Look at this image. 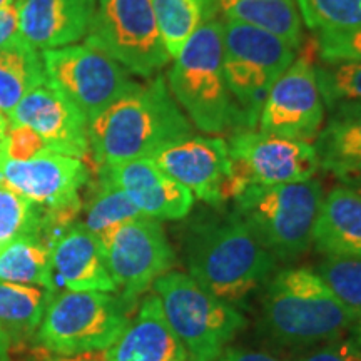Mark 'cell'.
<instances>
[{"mask_svg": "<svg viewBox=\"0 0 361 361\" xmlns=\"http://www.w3.org/2000/svg\"><path fill=\"white\" fill-rule=\"evenodd\" d=\"M87 134L89 152L101 168L151 157L161 147L192 135V128L168 80L156 75L90 119Z\"/></svg>", "mask_w": 361, "mask_h": 361, "instance_id": "obj_1", "label": "cell"}, {"mask_svg": "<svg viewBox=\"0 0 361 361\" xmlns=\"http://www.w3.org/2000/svg\"><path fill=\"white\" fill-rule=\"evenodd\" d=\"M186 264L201 288L234 305L269 281L276 259L233 211L192 226L186 238Z\"/></svg>", "mask_w": 361, "mask_h": 361, "instance_id": "obj_2", "label": "cell"}, {"mask_svg": "<svg viewBox=\"0 0 361 361\" xmlns=\"http://www.w3.org/2000/svg\"><path fill=\"white\" fill-rule=\"evenodd\" d=\"M171 94L197 129L207 134L243 130L245 116L224 74L223 25L206 20L174 57L168 75Z\"/></svg>", "mask_w": 361, "mask_h": 361, "instance_id": "obj_3", "label": "cell"}, {"mask_svg": "<svg viewBox=\"0 0 361 361\" xmlns=\"http://www.w3.org/2000/svg\"><path fill=\"white\" fill-rule=\"evenodd\" d=\"M323 200L322 183L313 178L279 186H247L233 197V211L274 259L293 261L313 245Z\"/></svg>", "mask_w": 361, "mask_h": 361, "instance_id": "obj_4", "label": "cell"}, {"mask_svg": "<svg viewBox=\"0 0 361 361\" xmlns=\"http://www.w3.org/2000/svg\"><path fill=\"white\" fill-rule=\"evenodd\" d=\"M263 323L274 340L311 345L340 338L356 319L313 269L279 271L263 298Z\"/></svg>", "mask_w": 361, "mask_h": 361, "instance_id": "obj_5", "label": "cell"}, {"mask_svg": "<svg viewBox=\"0 0 361 361\" xmlns=\"http://www.w3.org/2000/svg\"><path fill=\"white\" fill-rule=\"evenodd\" d=\"M152 288L188 360L216 361L246 328L241 311L207 293L188 273L169 271L157 278Z\"/></svg>", "mask_w": 361, "mask_h": 361, "instance_id": "obj_6", "label": "cell"}, {"mask_svg": "<svg viewBox=\"0 0 361 361\" xmlns=\"http://www.w3.org/2000/svg\"><path fill=\"white\" fill-rule=\"evenodd\" d=\"M223 25L224 74L246 128L258 126L271 87L296 59V47L258 27L219 19Z\"/></svg>", "mask_w": 361, "mask_h": 361, "instance_id": "obj_7", "label": "cell"}, {"mask_svg": "<svg viewBox=\"0 0 361 361\" xmlns=\"http://www.w3.org/2000/svg\"><path fill=\"white\" fill-rule=\"evenodd\" d=\"M128 306L112 293L54 295L37 328V340L44 348L67 356L106 351L130 322Z\"/></svg>", "mask_w": 361, "mask_h": 361, "instance_id": "obj_8", "label": "cell"}, {"mask_svg": "<svg viewBox=\"0 0 361 361\" xmlns=\"http://www.w3.org/2000/svg\"><path fill=\"white\" fill-rule=\"evenodd\" d=\"M85 45L146 79L171 61L151 0H97Z\"/></svg>", "mask_w": 361, "mask_h": 361, "instance_id": "obj_9", "label": "cell"}, {"mask_svg": "<svg viewBox=\"0 0 361 361\" xmlns=\"http://www.w3.org/2000/svg\"><path fill=\"white\" fill-rule=\"evenodd\" d=\"M40 56L47 82L69 99L87 123L139 87L119 62L85 44L47 49Z\"/></svg>", "mask_w": 361, "mask_h": 361, "instance_id": "obj_10", "label": "cell"}, {"mask_svg": "<svg viewBox=\"0 0 361 361\" xmlns=\"http://www.w3.org/2000/svg\"><path fill=\"white\" fill-rule=\"evenodd\" d=\"M89 179V168L82 159L51 149L25 161L0 154V183L39 206L54 229L74 223L82 209L80 189Z\"/></svg>", "mask_w": 361, "mask_h": 361, "instance_id": "obj_11", "label": "cell"}, {"mask_svg": "<svg viewBox=\"0 0 361 361\" xmlns=\"http://www.w3.org/2000/svg\"><path fill=\"white\" fill-rule=\"evenodd\" d=\"M228 151L231 159L228 200L247 186H279L313 179L319 169L311 142L255 129L236 130L228 141Z\"/></svg>", "mask_w": 361, "mask_h": 361, "instance_id": "obj_12", "label": "cell"}, {"mask_svg": "<svg viewBox=\"0 0 361 361\" xmlns=\"http://www.w3.org/2000/svg\"><path fill=\"white\" fill-rule=\"evenodd\" d=\"M99 241L117 295L126 305H133L176 263V252L161 223L147 216L116 226L99 236Z\"/></svg>", "mask_w": 361, "mask_h": 361, "instance_id": "obj_13", "label": "cell"}, {"mask_svg": "<svg viewBox=\"0 0 361 361\" xmlns=\"http://www.w3.org/2000/svg\"><path fill=\"white\" fill-rule=\"evenodd\" d=\"M324 124V102L310 59L298 57L279 75L259 112L261 133L314 141Z\"/></svg>", "mask_w": 361, "mask_h": 361, "instance_id": "obj_14", "label": "cell"}, {"mask_svg": "<svg viewBox=\"0 0 361 361\" xmlns=\"http://www.w3.org/2000/svg\"><path fill=\"white\" fill-rule=\"evenodd\" d=\"M149 159L206 204L218 207L228 200L231 159L224 139L188 135L161 147Z\"/></svg>", "mask_w": 361, "mask_h": 361, "instance_id": "obj_15", "label": "cell"}, {"mask_svg": "<svg viewBox=\"0 0 361 361\" xmlns=\"http://www.w3.org/2000/svg\"><path fill=\"white\" fill-rule=\"evenodd\" d=\"M8 124L27 126L59 154L84 159L89 154V123L78 107L49 82L30 90L7 117Z\"/></svg>", "mask_w": 361, "mask_h": 361, "instance_id": "obj_16", "label": "cell"}, {"mask_svg": "<svg viewBox=\"0 0 361 361\" xmlns=\"http://www.w3.org/2000/svg\"><path fill=\"white\" fill-rule=\"evenodd\" d=\"M99 171L126 192L133 204L147 218L176 221L191 213L192 194L157 168L156 162L149 157L101 166Z\"/></svg>", "mask_w": 361, "mask_h": 361, "instance_id": "obj_17", "label": "cell"}, {"mask_svg": "<svg viewBox=\"0 0 361 361\" xmlns=\"http://www.w3.org/2000/svg\"><path fill=\"white\" fill-rule=\"evenodd\" d=\"M56 283L67 291L117 293L99 238L82 223H71L49 236Z\"/></svg>", "mask_w": 361, "mask_h": 361, "instance_id": "obj_18", "label": "cell"}, {"mask_svg": "<svg viewBox=\"0 0 361 361\" xmlns=\"http://www.w3.org/2000/svg\"><path fill=\"white\" fill-rule=\"evenodd\" d=\"M96 7L97 0H22L20 39L40 51L79 42Z\"/></svg>", "mask_w": 361, "mask_h": 361, "instance_id": "obj_19", "label": "cell"}, {"mask_svg": "<svg viewBox=\"0 0 361 361\" xmlns=\"http://www.w3.org/2000/svg\"><path fill=\"white\" fill-rule=\"evenodd\" d=\"M106 361H188L186 350L169 326L156 293L147 295L114 345Z\"/></svg>", "mask_w": 361, "mask_h": 361, "instance_id": "obj_20", "label": "cell"}, {"mask_svg": "<svg viewBox=\"0 0 361 361\" xmlns=\"http://www.w3.org/2000/svg\"><path fill=\"white\" fill-rule=\"evenodd\" d=\"M329 112L313 144L319 168L351 186L361 179V102L335 104Z\"/></svg>", "mask_w": 361, "mask_h": 361, "instance_id": "obj_21", "label": "cell"}, {"mask_svg": "<svg viewBox=\"0 0 361 361\" xmlns=\"http://www.w3.org/2000/svg\"><path fill=\"white\" fill-rule=\"evenodd\" d=\"M313 245L322 255L361 258V194L340 186L324 196Z\"/></svg>", "mask_w": 361, "mask_h": 361, "instance_id": "obj_22", "label": "cell"}, {"mask_svg": "<svg viewBox=\"0 0 361 361\" xmlns=\"http://www.w3.org/2000/svg\"><path fill=\"white\" fill-rule=\"evenodd\" d=\"M213 19H228L258 27L300 49L303 40L296 0H211Z\"/></svg>", "mask_w": 361, "mask_h": 361, "instance_id": "obj_23", "label": "cell"}, {"mask_svg": "<svg viewBox=\"0 0 361 361\" xmlns=\"http://www.w3.org/2000/svg\"><path fill=\"white\" fill-rule=\"evenodd\" d=\"M47 82L42 56L20 37L0 49V114H12L30 90Z\"/></svg>", "mask_w": 361, "mask_h": 361, "instance_id": "obj_24", "label": "cell"}, {"mask_svg": "<svg viewBox=\"0 0 361 361\" xmlns=\"http://www.w3.org/2000/svg\"><path fill=\"white\" fill-rule=\"evenodd\" d=\"M0 281L32 284L56 293L51 247L44 236H22L0 246Z\"/></svg>", "mask_w": 361, "mask_h": 361, "instance_id": "obj_25", "label": "cell"}, {"mask_svg": "<svg viewBox=\"0 0 361 361\" xmlns=\"http://www.w3.org/2000/svg\"><path fill=\"white\" fill-rule=\"evenodd\" d=\"M54 295L42 286L0 281V328L11 338L34 333Z\"/></svg>", "mask_w": 361, "mask_h": 361, "instance_id": "obj_26", "label": "cell"}, {"mask_svg": "<svg viewBox=\"0 0 361 361\" xmlns=\"http://www.w3.org/2000/svg\"><path fill=\"white\" fill-rule=\"evenodd\" d=\"M151 4L171 57L178 56L191 35L213 19L211 0H151Z\"/></svg>", "mask_w": 361, "mask_h": 361, "instance_id": "obj_27", "label": "cell"}, {"mask_svg": "<svg viewBox=\"0 0 361 361\" xmlns=\"http://www.w3.org/2000/svg\"><path fill=\"white\" fill-rule=\"evenodd\" d=\"M97 176V186L85 204L82 224L99 238L116 226L144 214L106 174L99 171Z\"/></svg>", "mask_w": 361, "mask_h": 361, "instance_id": "obj_28", "label": "cell"}, {"mask_svg": "<svg viewBox=\"0 0 361 361\" xmlns=\"http://www.w3.org/2000/svg\"><path fill=\"white\" fill-rule=\"evenodd\" d=\"M52 231L51 221L39 206L0 183V246L32 234L49 241Z\"/></svg>", "mask_w": 361, "mask_h": 361, "instance_id": "obj_29", "label": "cell"}, {"mask_svg": "<svg viewBox=\"0 0 361 361\" xmlns=\"http://www.w3.org/2000/svg\"><path fill=\"white\" fill-rule=\"evenodd\" d=\"M313 271L358 323L361 319V258L324 255Z\"/></svg>", "mask_w": 361, "mask_h": 361, "instance_id": "obj_30", "label": "cell"}, {"mask_svg": "<svg viewBox=\"0 0 361 361\" xmlns=\"http://www.w3.org/2000/svg\"><path fill=\"white\" fill-rule=\"evenodd\" d=\"M301 20L318 32L361 27V0H296Z\"/></svg>", "mask_w": 361, "mask_h": 361, "instance_id": "obj_31", "label": "cell"}, {"mask_svg": "<svg viewBox=\"0 0 361 361\" xmlns=\"http://www.w3.org/2000/svg\"><path fill=\"white\" fill-rule=\"evenodd\" d=\"M314 74L328 109L340 102H361V62L322 61L314 66Z\"/></svg>", "mask_w": 361, "mask_h": 361, "instance_id": "obj_32", "label": "cell"}, {"mask_svg": "<svg viewBox=\"0 0 361 361\" xmlns=\"http://www.w3.org/2000/svg\"><path fill=\"white\" fill-rule=\"evenodd\" d=\"M318 54L323 62L358 61L361 62V27L351 30L318 32Z\"/></svg>", "mask_w": 361, "mask_h": 361, "instance_id": "obj_33", "label": "cell"}, {"mask_svg": "<svg viewBox=\"0 0 361 361\" xmlns=\"http://www.w3.org/2000/svg\"><path fill=\"white\" fill-rule=\"evenodd\" d=\"M44 151H47V146L32 129L8 124L6 137L0 144V154L13 161H25Z\"/></svg>", "mask_w": 361, "mask_h": 361, "instance_id": "obj_34", "label": "cell"}, {"mask_svg": "<svg viewBox=\"0 0 361 361\" xmlns=\"http://www.w3.org/2000/svg\"><path fill=\"white\" fill-rule=\"evenodd\" d=\"M295 361H361V346L351 340L335 341Z\"/></svg>", "mask_w": 361, "mask_h": 361, "instance_id": "obj_35", "label": "cell"}, {"mask_svg": "<svg viewBox=\"0 0 361 361\" xmlns=\"http://www.w3.org/2000/svg\"><path fill=\"white\" fill-rule=\"evenodd\" d=\"M20 4L22 0H8L0 7V49L20 37Z\"/></svg>", "mask_w": 361, "mask_h": 361, "instance_id": "obj_36", "label": "cell"}, {"mask_svg": "<svg viewBox=\"0 0 361 361\" xmlns=\"http://www.w3.org/2000/svg\"><path fill=\"white\" fill-rule=\"evenodd\" d=\"M216 361H284L276 356L263 353V351L246 348H226Z\"/></svg>", "mask_w": 361, "mask_h": 361, "instance_id": "obj_37", "label": "cell"}, {"mask_svg": "<svg viewBox=\"0 0 361 361\" xmlns=\"http://www.w3.org/2000/svg\"><path fill=\"white\" fill-rule=\"evenodd\" d=\"M12 338L0 328V361H8V348H11Z\"/></svg>", "mask_w": 361, "mask_h": 361, "instance_id": "obj_38", "label": "cell"}, {"mask_svg": "<svg viewBox=\"0 0 361 361\" xmlns=\"http://www.w3.org/2000/svg\"><path fill=\"white\" fill-rule=\"evenodd\" d=\"M7 128H8V121L2 114H0V144H2L4 137H6Z\"/></svg>", "mask_w": 361, "mask_h": 361, "instance_id": "obj_39", "label": "cell"}, {"mask_svg": "<svg viewBox=\"0 0 361 361\" xmlns=\"http://www.w3.org/2000/svg\"><path fill=\"white\" fill-rule=\"evenodd\" d=\"M348 188H351V189H355V191H356V192H358V194H361V179H358V180H356V183H353V184H351V186H348Z\"/></svg>", "mask_w": 361, "mask_h": 361, "instance_id": "obj_40", "label": "cell"}, {"mask_svg": "<svg viewBox=\"0 0 361 361\" xmlns=\"http://www.w3.org/2000/svg\"><path fill=\"white\" fill-rule=\"evenodd\" d=\"M356 338H358V343L361 346V319L358 323H356Z\"/></svg>", "mask_w": 361, "mask_h": 361, "instance_id": "obj_41", "label": "cell"}, {"mask_svg": "<svg viewBox=\"0 0 361 361\" xmlns=\"http://www.w3.org/2000/svg\"><path fill=\"white\" fill-rule=\"evenodd\" d=\"M7 2H8V0H0V7H2L4 4H7Z\"/></svg>", "mask_w": 361, "mask_h": 361, "instance_id": "obj_42", "label": "cell"}]
</instances>
